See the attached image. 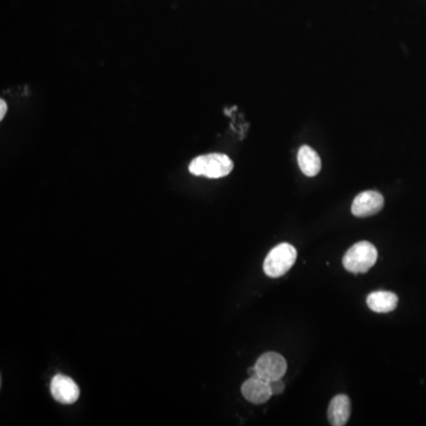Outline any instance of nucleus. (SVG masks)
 <instances>
[{"label": "nucleus", "instance_id": "obj_7", "mask_svg": "<svg viewBox=\"0 0 426 426\" xmlns=\"http://www.w3.org/2000/svg\"><path fill=\"white\" fill-rule=\"evenodd\" d=\"M241 395L248 402L259 405L273 397V392L268 381L259 377H250L241 385Z\"/></svg>", "mask_w": 426, "mask_h": 426}, {"label": "nucleus", "instance_id": "obj_4", "mask_svg": "<svg viewBox=\"0 0 426 426\" xmlns=\"http://www.w3.org/2000/svg\"><path fill=\"white\" fill-rule=\"evenodd\" d=\"M255 368L256 377L269 383V381L282 379L286 374L288 365L286 359L281 354L268 352L259 356L257 363H255Z\"/></svg>", "mask_w": 426, "mask_h": 426}, {"label": "nucleus", "instance_id": "obj_3", "mask_svg": "<svg viewBox=\"0 0 426 426\" xmlns=\"http://www.w3.org/2000/svg\"><path fill=\"white\" fill-rule=\"evenodd\" d=\"M296 249L289 243H281L266 256L263 270L266 276L271 279L284 276L291 269L293 263L296 262Z\"/></svg>", "mask_w": 426, "mask_h": 426}, {"label": "nucleus", "instance_id": "obj_10", "mask_svg": "<svg viewBox=\"0 0 426 426\" xmlns=\"http://www.w3.org/2000/svg\"><path fill=\"white\" fill-rule=\"evenodd\" d=\"M300 170L307 177H315L321 171V159L311 147L302 146L297 154Z\"/></svg>", "mask_w": 426, "mask_h": 426}, {"label": "nucleus", "instance_id": "obj_11", "mask_svg": "<svg viewBox=\"0 0 426 426\" xmlns=\"http://www.w3.org/2000/svg\"><path fill=\"white\" fill-rule=\"evenodd\" d=\"M269 385L270 388H271V392H273V395H282V393H284V388H286V384H284L282 379L269 381Z\"/></svg>", "mask_w": 426, "mask_h": 426}, {"label": "nucleus", "instance_id": "obj_1", "mask_svg": "<svg viewBox=\"0 0 426 426\" xmlns=\"http://www.w3.org/2000/svg\"><path fill=\"white\" fill-rule=\"evenodd\" d=\"M189 170L193 175L218 179L227 177L234 170V162L225 154L213 153L200 155L191 161Z\"/></svg>", "mask_w": 426, "mask_h": 426}, {"label": "nucleus", "instance_id": "obj_8", "mask_svg": "<svg viewBox=\"0 0 426 426\" xmlns=\"http://www.w3.org/2000/svg\"><path fill=\"white\" fill-rule=\"evenodd\" d=\"M350 399L346 395H336L328 406L327 417L329 424L333 426L346 425L350 420Z\"/></svg>", "mask_w": 426, "mask_h": 426}, {"label": "nucleus", "instance_id": "obj_12", "mask_svg": "<svg viewBox=\"0 0 426 426\" xmlns=\"http://www.w3.org/2000/svg\"><path fill=\"white\" fill-rule=\"evenodd\" d=\"M6 102L4 101V100H1V101H0V120H3L4 118H5V114H6Z\"/></svg>", "mask_w": 426, "mask_h": 426}, {"label": "nucleus", "instance_id": "obj_2", "mask_svg": "<svg viewBox=\"0 0 426 426\" xmlns=\"http://www.w3.org/2000/svg\"><path fill=\"white\" fill-rule=\"evenodd\" d=\"M377 248L370 241H359L343 256L345 269L350 273L365 274L377 263Z\"/></svg>", "mask_w": 426, "mask_h": 426}, {"label": "nucleus", "instance_id": "obj_6", "mask_svg": "<svg viewBox=\"0 0 426 426\" xmlns=\"http://www.w3.org/2000/svg\"><path fill=\"white\" fill-rule=\"evenodd\" d=\"M384 197L377 191H365L355 197L352 204V213L359 218L374 216L384 207Z\"/></svg>", "mask_w": 426, "mask_h": 426}, {"label": "nucleus", "instance_id": "obj_5", "mask_svg": "<svg viewBox=\"0 0 426 426\" xmlns=\"http://www.w3.org/2000/svg\"><path fill=\"white\" fill-rule=\"evenodd\" d=\"M50 391L53 399L64 405H71L80 398V388L76 383L63 374H57L53 378Z\"/></svg>", "mask_w": 426, "mask_h": 426}, {"label": "nucleus", "instance_id": "obj_9", "mask_svg": "<svg viewBox=\"0 0 426 426\" xmlns=\"http://www.w3.org/2000/svg\"><path fill=\"white\" fill-rule=\"evenodd\" d=\"M367 306L375 313H390L398 306V296L391 291H374L367 296Z\"/></svg>", "mask_w": 426, "mask_h": 426}]
</instances>
